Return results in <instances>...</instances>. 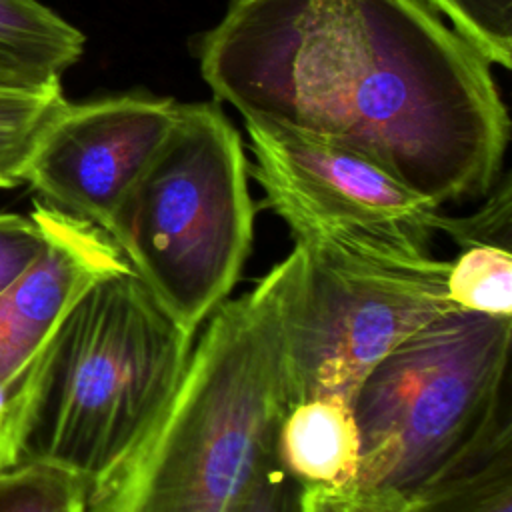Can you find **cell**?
<instances>
[{"instance_id":"30bf717a","label":"cell","mask_w":512,"mask_h":512,"mask_svg":"<svg viewBox=\"0 0 512 512\" xmlns=\"http://www.w3.org/2000/svg\"><path fill=\"white\" fill-rule=\"evenodd\" d=\"M276 458L304 488L356 482L360 432L350 400L324 394L294 404L280 424Z\"/></svg>"},{"instance_id":"277c9868","label":"cell","mask_w":512,"mask_h":512,"mask_svg":"<svg viewBox=\"0 0 512 512\" xmlns=\"http://www.w3.org/2000/svg\"><path fill=\"white\" fill-rule=\"evenodd\" d=\"M104 232L184 330L196 334L228 300L250 254L254 204L242 140L216 104H178Z\"/></svg>"},{"instance_id":"ffe728a7","label":"cell","mask_w":512,"mask_h":512,"mask_svg":"<svg viewBox=\"0 0 512 512\" xmlns=\"http://www.w3.org/2000/svg\"><path fill=\"white\" fill-rule=\"evenodd\" d=\"M408 498L390 488L360 482L344 486H310L302 494V512H404Z\"/></svg>"},{"instance_id":"2e32d148","label":"cell","mask_w":512,"mask_h":512,"mask_svg":"<svg viewBox=\"0 0 512 512\" xmlns=\"http://www.w3.org/2000/svg\"><path fill=\"white\" fill-rule=\"evenodd\" d=\"M490 64L512 66V0H426Z\"/></svg>"},{"instance_id":"52a82bcc","label":"cell","mask_w":512,"mask_h":512,"mask_svg":"<svg viewBox=\"0 0 512 512\" xmlns=\"http://www.w3.org/2000/svg\"><path fill=\"white\" fill-rule=\"evenodd\" d=\"M254 176L292 238L368 230L428 244L440 210L366 156L320 136L244 118Z\"/></svg>"},{"instance_id":"ac0fdd59","label":"cell","mask_w":512,"mask_h":512,"mask_svg":"<svg viewBox=\"0 0 512 512\" xmlns=\"http://www.w3.org/2000/svg\"><path fill=\"white\" fill-rule=\"evenodd\" d=\"M44 240V226L34 208L30 214L0 212V294L32 266Z\"/></svg>"},{"instance_id":"5b68a950","label":"cell","mask_w":512,"mask_h":512,"mask_svg":"<svg viewBox=\"0 0 512 512\" xmlns=\"http://www.w3.org/2000/svg\"><path fill=\"white\" fill-rule=\"evenodd\" d=\"M512 318L450 308L388 352L350 404L356 482L410 498L476 450L508 416Z\"/></svg>"},{"instance_id":"5bb4252c","label":"cell","mask_w":512,"mask_h":512,"mask_svg":"<svg viewBox=\"0 0 512 512\" xmlns=\"http://www.w3.org/2000/svg\"><path fill=\"white\" fill-rule=\"evenodd\" d=\"M446 288L454 308L512 318V252L498 246L462 250L448 266Z\"/></svg>"},{"instance_id":"7c38bea8","label":"cell","mask_w":512,"mask_h":512,"mask_svg":"<svg viewBox=\"0 0 512 512\" xmlns=\"http://www.w3.org/2000/svg\"><path fill=\"white\" fill-rule=\"evenodd\" d=\"M404 512H512L510 416L462 462L410 496Z\"/></svg>"},{"instance_id":"9a60e30c","label":"cell","mask_w":512,"mask_h":512,"mask_svg":"<svg viewBox=\"0 0 512 512\" xmlns=\"http://www.w3.org/2000/svg\"><path fill=\"white\" fill-rule=\"evenodd\" d=\"M88 484L54 466L0 472V512H88Z\"/></svg>"},{"instance_id":"9c48e42d","label":"cell","mask_w":512,"mask_h":512,"mask_svg":"<svg viewBox=\"0 0 512 512\" xmlns=\"http://www.w3.org/2000/svg\"><path fill=\"white\" fill-rule=\"evenodd\" d=\"M44 248L0 294V472L6 424L22 384L58 322L80 294L104 276L130 268L94 222L36 202Z\"/></svg>"},{"instance_id":"8fae6325","label":"cell","mask_w":512,"mask_h":512,"mask_svg":"<svg viewBox=\"0 0 512 512\" xmlns=\"http://www.w3.org/2000/svg\"><path fill=\"white\" fill-rule=\"evenodd\" d=\"M82 50V32L38 0H0V88H58Z\"/></svg>"},{"instance_id":"6da1fadb","label":"cell","mask_w":512,"mask_h":512,"mask_svg":"<svg viewBox=\"0 0 512 512\" xmlns=\"http://www.w3.org/2000/svg\"><path fill=\"white\" fill-rule=\"evenodd\" d=\"M200 72L244 118L346 146L438 208L500 176L490 62L426 0H230Z\"/></svg>"},{"instance_id":"7a4b0ae2","label":"cell","mask_w":512,"mask_h":512,"mask_svg":"<svg viewBox=\"0 0 512 512\" xmlns=\"http://www.w3.org/2000/svg\"><path fill=\"white\" fill-rule=\"evenodd\" d=\"M294 248L248 292L224 300L194 342L170 400L100 482L88 512H226L276 452L300 402Z\"/></svg>"},{"instance_id":"e0dca14e","label":"cell","mask_w":512,"mask_h":512,"mask_svg":"<svg viewBox=\"0 0 512 512\" xmlns=\"http://www.w3.org/2000/svg\"><path fill=\"white\" fill-rule=\"evenodd\" d=\"M490 198L480 210L468 216L438 218V230L448 234L462 250L474 246H498L510 250V178L504 176L492 186Z\"/></svg>"},{"instance_id":"d6986e66","label":"cell","mask_w":512,"mask_h":512,"mask_svg":"<svg viewBox=\"0 0 512 512\" xmlns=\"http://www.w3.org/2000/svg\"><path fill=\"white\" fill-rule=\"evenodd\" d=\"M302 494L304 486L280 466L274 452L226 512H302Z\"/></svg>"},{"instance_id":"ba28073f","label":"cell","mask_w":512,"mask_h":512,"mask_svg":"<svg viewBox=\"0 0 512 512\" xmlns=\"http://www.w3.org/2000/svg\"><path fill=\"white\" fill-rule=\"evenodd\" d=\"M176 114L174 100L136 94L68 102L40 140L26 182L46 204L104 230Z\"/></svg>"},{"instance_id":"8992f818","label":"cell","mask_w":512,"mask_h":512,"mask_svg":"<svg viewBox=\"0 0 512 512\" xmlns=\"http://www.w3.org/2000/svg\"><path fill=\"white\" fill-rule=\"evenodd\" d=\"M300 296L294 358L300 400H352L362 378L402 340L448 312V266L428 244L368 232L294 238Z\"/></svg>"},{"instance_id":"3957f363","label":"cell","mask_w":512,"mask_h":512,"mask_svg":"<svg viewBox=\"0 0 512 512\" xmlns=\"http://www.w3.org/2000/svg\"><path fill=\"white\" fill-rule=\"evenodd\" d=\"M194 334L130 270L86 288L14 400L2 468L44 464L88 486L112 472L176 390Z\"/></svg>"},{"instance_id":"4fadbf2b","label":"cell","mask_w":512,"mask_h":512,"mask_svg":"<svg viewBox=\"0 0 512 512\" xmlns=\"http://www.w3.org/2000/svg\"><path fill=\"white\" fill-rule=\"evenodd\" d=\"M62 88H0V188L26 182L32 156L50 124L66 108Z\"/></svg>"}]
</instances>
